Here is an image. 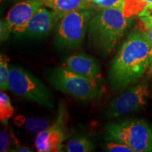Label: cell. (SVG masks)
Returning <instances> with one entry per match:
<instances>
[{"label":"cell","mask_w":152,"mask_h":152,"mask_svg":"<svg viewBox=\"0 0 152 152\" xmlns=\"http://www.w3.org/2000/svg\"><path fill=\"white\" fill-rule=\"evenodd\" d=\"M151 48L142 33L130 34L121 45L109 70L111 87L114 89L126 87L147 73Z\"/></svg>","instance_id":"1"},{"label":"cell","mask_w":152,"mask_h":152,"mask_svg":"<svg viewBox=\"0 0 152 152\" xmlns=\"http://www.w3.org/2000/svg\"><path fill=\"white\" fill-rule=\"evenodd\" d=\"M130 25L123 9H100L91 18L88 31L92 43L105 54L112 52Z\"/></svg>","instance_id":"2"},{"label":"cell","mask_w":152,"mask_h":152,"mask_svg":"<svg viewBox=\"0 0 152 152\" xmlns=\"http://www.w3.org/2000/svg\"><path fill=\"white\" fill-rule=\"evenodd\" d=\"M106 131L107 140L125 144L133 152H152V127L143 119L110 123Z\"/></svg>","instance_id":"3"},{"label":"cell","mask_w":152,"mask_h":152,"mask_svg":"<svg viewBox=\"0 0 152 152\" xmlns=\"http://www.w3.org/2000/svg\"><path fill=\"white\" fill-rule=\"evenodd\" d=\"M8 82L9 89L14 94L46 107H54V101L49 90L27 70L10 65Z\"/></svg>","instance_id":"4"},{"label":"cell","mask_w":152,"mask_h":152,"mask_svg":"<svg viewBox=\"0 0 152 152\" xmlns=\"http://www.w3.org/2000/svg\"><path fill=\"white\" fill-rule=\"evenodd\" d=\"M48 80L56 90L80 100H92L99 94L96 81L74 73L64 66L49 72Z\"/></svg>","instance_id":"5"},{"label":"cell","mask_w":152,"mask_h":152,"mask_svg":"<svg viewBox=\"0 0 152 152\" xmlns=\"http://www.w3.org/2000/svg\"><path fill=\"white\" fill-rule=\"evenodd\" d=\"M94 15L91 8L71 11L60 19L57 26L55 43L60 48L73 49L84 39L89 23Z\"/></svg>","instance_id":"6"},{"label":"cell","mask_w":152,"mask_h":152,"mask_svg":"<svg viewBox=\"0 0 152 152\" xmlns=\"http://www.w3.org/2000/svg\"><path fill=\"white\" fill-rule=\"evenodd\" d=\"M149 93L147 83L130 87L111 102L107 111L108 118H116L140 111L147 105Z\"/></svg>","instance_id":"7"},{"label":"cell","mask_w":152,"mask_h":152,"mask_svg":"<svg viewBox=\"0 0 152 152\" xmlns=\"http://www.w3.org/2000/svg\"><path fill=\"white\" fill-rule=\"evenodd\" d=\"M66 110L61 107L56 121L46 130L39 132L35 140V146L39 152H58L64 147L67 137L65 127Z\"/></svg>","instance_id":"8"},{"label":"cell","mask_w":152,"mask_h":152,"mask_svg":"<svg viewBox=\"0 0 152 152\" xmlns=\"http://www.w3.org/2000/svg\"><path fill=\"white\" fill-rule=\"evenodd\" d=\"M43 5L42 0H25L16 4L1 20V41L9 37L11 32L23 26Z\"/></svg>","instance_id":"9"},{"label":"cell","mask_w":152,"mask_h":152,"mask_svg":"<svg viewBox=\"0 0 152 152\" xmlns=\"http://www.w3.org/2000/svg\"><path fill=\"white\" fill-rule=\"evenodd\" d=\"M58 19L54 11L41 7L26 24L17 28L13 33L34 37H45L52 31Z\"/></svg>","instance_id":"10"},{"label":"cell","mask_w":152,"mask_h":152,"mask_svg":"<svg viewBox=\"0 0 152 152\" xmlns=\"http://www.w3.org/2000/svg\"><path fill=\"white\" fill-rule=\"evenodd\" d=\"M63 66L74 73L94 81L101 75L98 63L92 57L84 54L68 56L66 58Z\"/></svg>","instance_id":"11"},{"label":"cell","mask_w":152,"mask_h":152,"mask_svg":"<svg viewBox=\"0 0 152 152\" xmlns=\"http://www.w3.org/2000/svg\"><path fill=\"white\" fill-rule=\"evenodd\" d=\"M43 5L54 11L61 19L71 11L91 8V0H42Z\"/></svg>","instance_id":"12"},{"label":"cell","mask_w":152,"mask_h":152,"mask_svg":"<svg viewBox=\"0 0 152 152\" xmlns=\"http://www.w3.org/2000/svg\"><path fill=\"white\" fill-rule=\"evenodd\" d=\"M94 149V144L85 137H75L66 144L65 151L68 152H89Z\"/></svg>","instance_id":"13"},{"label":"cell","mask_w":152,"mask_h":152,"mask_svg":"<svg viewBox=\"0 0 152 152\" xmlns=\"http://www.w3.org/2000/svg\"><path fill=\"white\" fill-rule=\"evenodd\" d=\"M14 109L11 104L9 96L1 91L0 93V121L3 124L7 125L9 120L14 115Z\"/></svg>","instance_id":"14"},{"label":"cell","mask_w":152,"mask_h":152,"mask_svg":"<svg viewBox=\"0 0 152 152\" xmlns=\"http://www.w3.org/2000/svg\"><path fill=\"white\" fill-rule=\"evenodd\" d=\"M51 121L49 120L42 118H25L23 125L25 128L30 132L39 133L42 131L46 130L51 126Z\"/></svg>","instance_id":"15"},{"label":"cell","mask_w":152,"mask_h":152,"mask_svg":"<svg viewBox=\"0 0 152 152\" xmlns=\"http://www.w3.org/2000/svg\"><path fill=\"white\" fill-rule=\"evenodd\" d=\"M9 58L4 54L0 56V88L1 91L9 89Z\"/></svg>","instance_id":"16"},{"label":"cell","mask_w":152,"mask_h":152,"mask_svg":"<svg viewBox=\"0 0 152 152\" xmlns=\"http://www.w3.org/2000/svg\"><path fill=\"white\" fill-rule=\"evenodd\" d=\"M14 137L12 134H10L8 131L1 130L0 132V151L4 152L10 151V147L12 140H14Z\"/></svg>","instance_id":"17"},{"label":"cell","mask_w":152,"mask_h":152,"mask_svg":"<svg viewBox=\"0 0 152 152\" xmlns=\"http://www.w3.org/2000/svg\"><path fill=\"white\" fill-rule=\"evenodd\" d=\"M106 151L110 152H133L132 149L125 144L118 142H111L106 144Z\"/></svg>","instance_id":"18"},{"label":"cell","mask_w":152,"mask_h":152,"mask_svg":"<svg viewBox=\"0 0 152 152\" xmlns=\"http://www.w3.org/2000/svg\"><path fill=\"white\" fill-rule=\"evenodd\" d=\"M125 0H104V1L97 7L99 9L118 8L123 9L124 7Z\"/></svg>","instance_id":"19"},{"label":"cell","mask_w":152,"mask_h":152,"mask_svg":"<svg viewBox=\"0 0 152 152\" xmlns=\"http://www.w3.org/2000/svg\"><path fill=\"white\" fill-rule=\"evenodd\" d=\"M145 3V7L141 13L140 14V16H144L149 14L152 11V0H138Z\"/></svg>","instance_id":"20"},{"label":"cell","mask_w":152,"mask_h":152,"mask_svg":"<svg viewBox=\"0 0 152 152\" xmlns=\"http://www.w3.org/2000/svg\"><path fill=\"white\" fill-rule=\"evenodd\" d=\"M141 20L143 22L144 26L147 29H152V14L146 15V16L141 17Z\"/></svg>","instance_id":"21"},{"label":"cell","mask_w":152,"mask_h":152,"mask_svg":"<svg viewBox=\"0 0 152 152\" xmlns=\"http://www.w3.org/2000/svg\"><path fill=\"white\" fill-rule=\"evenodd\" d=\"M11 151H18V152H31L33 151L30 148L26 147H22V146L18 145L16 146V148H14V149Z\"/></svg>","instance_id":"22"},{"label":"cell","mask_w":152,"mask_h":152,"mask_svg":"<svg viewBox=\"0 0 152 152\" xmlns=\"http://www.w3.org/2000/svg\"><path fill=\"white\" fill-rule=\"evenodd\" d=\"M144 37L147 39V40L149 42L152 46V29H147V30L142 33Z\"/></svg>","instance_id":"23"},{"label":"cell","mask_w":152,"mask_h":152,"mask_svg":"<svg viewBox=\"0 0 152 152\" xmlns=\"http://www.w3.org/2000/svg\"><path fill=\"white\" fill-rule=\"evenodd\" d=\"M147 75H152V48L151 49L149 55V65L147 71Z\"/></svg>","instance_id":"24"},{"label":"cell","mask_w":152,"mask_h":152,"mask_svg":"<svg viewBox=\"0 0 152 152\" xmlns=\"http://www.w3.org/2000/svg\"><path fill=\"white\" fill-rule=\"evenodd\" d=\"M91 1H92V2L93 4H96V6H99L103 2L104 0H91Z\"/></svg>","instance_id":"25"},{"label":"cell","mask_w":152,"mask_h":152,"mask_svg":"<svg viewBox=\"0 0 152 152\" xmlns=\"http://www.w3.org/2000/svg\"><path fill=\"white\" fill-rule=\"evenodd\" d=\"M1 1H2V0H1Z\"/></svg>","instance_id":"26"}]
</instances>
